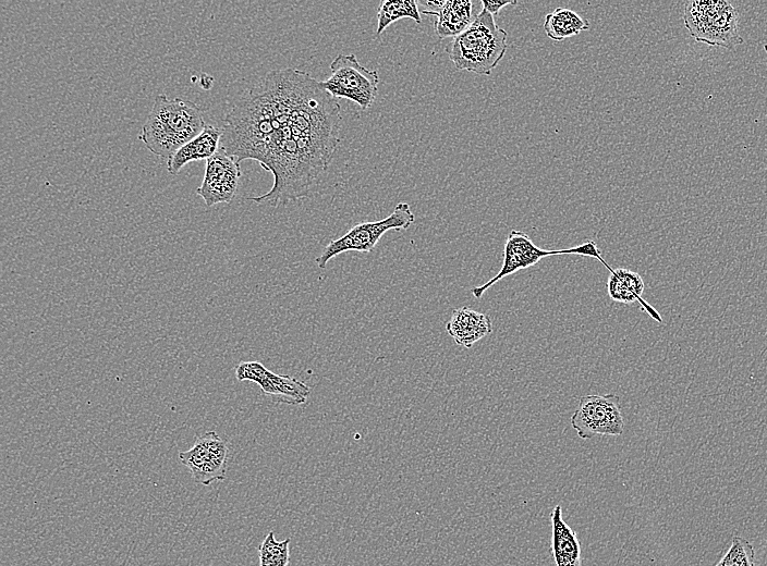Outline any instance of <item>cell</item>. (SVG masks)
<instances>
[{"instance_id": "1", "label": "cell", "mask_w": 767, "mask_h": 566, "mask_svg": "<svg viewBox=\"0 0 767 566\" xmlns=\"http://www.w3.org/2000/svg\"><path fill=\"white\" fill-rule=\"evenodd\" d=\"M340 104L307 72H268L224 118L220 147L238 163L252 159L273 174L269 192L249 197L285 205L307 197L340 139Z\"/></svg>"}, {"instance_id": "2", "label": "cell", "mask_w": 767, "mask_h": 566, "mask_svg": "<svg viewBox=\"0 0 767 566\" xmlns=\"http://www.w3.org/2000/svg\"><path fill=\"white\" fill-rule=\"evenodd\" d=\"M203 110L193 101L158 95L138 138L154 155L169 159L203 132Z\"/></svg>"}, {"instance_id": "3", "label": "cell", "mask_w": 767, "mask_h": 566, "mask_svg": "<svg viewBox=\"0 0 767 566\" xmlns=\"http://www.w3.org/2000/svg\"><path fill=\"white\" fill-rule=\"evenodd\" d=\"M507 32L495 17L482 9L473 24L446 47L458 70L489 75L504 57Z\"/></svg>"}, {"instance_id": "4", "label": "cell", "mask_w": 767, "mask_h": 566, "mask_svg": "<svg viewBox=\"0 0 767 566\" xmlns=\"http://www.w3.org/2000/svg\"><path fill=\"white\" fill-rule=\"evenodd\" d=\"M580 255L599 260L610 272L613 269L605 261L600 249L594 241H586L577 246L562 249H543L536 246L524 232L512 230L506 241L503 249V261L499 272L489 281L482 285L474 286L471 293L474 297L480 298L483 294L497 282L520 270L527 269L543 258L557 255Z\"/></svg>"}, {"instance_id": "5", "label": "cell", "mask_w": 767, "mask_h": 566, "mask_svg": "<svg viewBox=\"0 0 767 566\" xmlns=\"http://www.w3.org/2000/svg\"><path fill=\"white\" fill-rule=\"evenodd\" d=\"M684 24L698 42L732 49L743 42L738 33V12L727 1H691L685 4Z\"/></svg>"}, {"instance_id": "6", "label": "cell", "mask_w": 767, "mask_h": 566, "mask_svg": "<svg viewBox=\"0 0 767 566\" xmlns=\"http://www.w3.org/2000/svg\"><path fill=\"white\" fill-rule=\"evenodd\" d=\"M415 220L411 206L399 202L394 210L379 221L361 222L341 237L331 241L315 259L318 268L325 269L333 257L346 251L370 253L381 236L390 230H406Z\"/></svg>"}, {"instance_id": "7", "label": "cell", "mask_w": 767, "mask_h": 566, "mask_svg": "<svg viewBox=\"0 0 767 566\" xmlns=\"http://www.w3.org/2000/svg\"><path fill=\"white\" fill-rule=\"evenodd\" d=\"M329 67L330 76L320 84L330 96L349 99L363 111L372 107L378 91V71L363 66L354 53L338 54Z\"/></svg>"}, {"instance_id": "8", "label": "cell", "mask_w": 767, "mask_h": 566, "mask_svg": "<svg viewBox=\"0 0 767 566\" xmlns=\"http://www.w3.org/2000/svg\"><path fill=\"white\" fill-rule=\"evenodd\" d=\"M571 426L583 440L595 435H621L624 421L620 397L612 393L582 396L571 416Z\"/></svg>"}, {"instance_id": "9", "label": "cell", "mask_w": 767, "mask_h": 566, "mask_svg": "<svg viewBox=\"0 0 767 566\" xmlns=\"http://www.w3.org/2000/svg\"><path fill=\"white\" fill-rule=\"evenodd\" d=\"M228 455L227 443L215 431H207L196 438L190 450L180 452L179 458L196 483L209 485L224 480Z\"/></svg>"}, {"instance_id": "10", "label": "cell", "mask_w": 767, "mask_h": 566, "mask_svg": "<svg viewBox=\"0 0 767 566\" xmlns=\"http://www.w3.org/2000/svg\"><path fill=\"white\" fill-rule=\"evenodd\" d=\"M241 176L240 163L229 156L223 148L207 160L204 180L196 194L207 207L220 202H230L236 192Z\"/></svg>"}, {"instance_id": "11", "label": "cell", "mask_w": 767, "mask_h": 566, "mask_svg": "<svg viewBox=\"0 0 767 566\" xmlns=\"http://www.w3.org/2000/svg\"><path fill=\"white\" fill-rule=\"evenodd\" d=\"M446 330L458 345L470 348L492 332V323L486 313L464 306L452 311Z\"/></svg>"}, {"instance_id": "12", "label": "cell", "mask_w": 767, "mask_h": 566, "mask_svg": "<svg viewBox=\"0 0 767 566\" xmlns=\"http://www.w3.org/2000/svg\"><path fill=\"white\" fill-rule=\"evenodd\" d=\"M222 128L206 125L202 133L184 144L167 160L169 174H178L191 161L211 158L220 148Z\"/></svg>"}, {"instance_id": "13", "label": "cell", "mask_w": 767, "mask_h": 566, "mask_svg": "<svg viewBox=\"0 0 767 566\" xmlns=\"http://www.w3.org/2000/svg\"><path fill=\"white\" fill-rule=\"evenodd\" d=\"M644 287L642 276L637 272L624 268L613 269L607 281V292L612 300L622 304L637 302L654 320L662 322L659 312L642 297Z\"/></svg>"}, {"instance_id": "14", "label": "cell", "mask_w": 767, "mask_h": 566, "mask_svg": "<svg viewBox=\"0 0 767 566\" xmlns=\"http://www.w3.org/2000/svg\"><path fill=\"white\" fill-rule=\"evenodd\" d=\"M551 550L556 566H582L581 543L575 531L564 521L560 505L550 513Z\"/></svg>"}, {"instance_id": "15", "label": "cell", "mask_w": 767, "mask_h": 566, "mask_svg": "<svg viewBox=\"0 0 767 566\" xmlns=\"http://www.w3.org/2000/svg\"><path fill=\"white\" fill-rule=\"evenodd\" d=\"M478 14L474 2L468 0H448L435 20V30L439 38L456 37L467 29Z\"/></svg>"}, {"instance_id": "16", "label": "cell", "mask_w": 767, "mask_h": 566, "mask_svg": "<svg viewBox=\"0 0 767 566\" xmlns=\"http://www.w3.org/2000/svg\"><path fill=\"white\" fill-rule=\"evenodd\" d=\"M261 391L290 405L304 404L311 389L295 377L277 374L267 370L258 383Z\"/></svg>"}, {"instance_id": "17", "label": "cell", "mask_w": 767, "mask_h": 566, "mask_svg": "<svg viewBox=\"0 0 767 566\" xmlns=\"http://www.w3.org/2000/svg\"><path fill=\"white\" fill-rule=\"evenodd\" d=\"M588 28V21L567 8L555 9V11L546 15L544 22V29L547 37L555 41H562Z\"/></svg>"}, {"instance_id": "18", "label": "cell", "mask_w": 767, "mask_h": 566, "mask_svg": "<svg viewBox=\"0 0 767 566\" xmlns=\"http://www.w3.org/2000/svg\"><path fill=\"white\" fill-rule=\"evenodd\" d=\"M412 19L415 23L421 24V12L418 3L414 0H385L380 3L377 10V29L376 35L379 36L391 23L401 19Z\"/></svg>"}, {"instance_id": "19", "label": "cell", "mask_w": 767, "mask_h": 566, "mask_svg": "<svg viewBox=\"0 0 767 566\" xmlns=\"http://www.w3.org/2000/svg\"><path fill=\"white\" fill-rule=\"evenodd\" d=\"M290 539L278 541L269 531L258 546L259 566H288L290 561Z\"/></svg>"}, {"instance_id": "20", "label": "cell", "mask_w": 767, "mask_h": 566, "mask_svg": "<svg viewBox=\"0 0 767 566\" xmlns=\"http://www.w3.org/2000/svg\"><path fill=\"white\" fill-rule=\"evenodd\" d=\"M753 545L743 537L734 536L728 552L715 566H756Z\"/></svg>"}, {"instance_id": "21", "label": "cell", "mask_w": 767, "mask_h": 566, "mask_svg": "<svg viewBox=\"0 0 767 566\" xmlns=\"http://www.w3.org/2000/svg\"><path fill=\"white\" fill-rule=\"evenodd\" d=\"M268 369L259 361H243L235 368V377L239 381H252L259 383Z\"/></svg>"}, {"instance_id": "22", "label": "cell", "mask_w": 767, "mask_h": 566, "mask_svg": "<svg viewBox=\"0 0 767 566\" xmlns=\"http://www.w3.org/2000/svg\"><path fill=\"white\" fill-rule=\"evenodd\" d=\"M483 9H485L488 13H490L492 16L497 15L499 11L507 7V5H516V1H488V0H482L480 1Z\"/></svg>"}, {"instance_id": "23", "label": "cell", "mask_w": 767, "mask_h": 566, "mask_svg": "<svg viewBox=\"0 0 767 566\" xmlns=\"http://www.w3.org/2000/svg\"><path fill=\"white\" fill-rule=\"evenodd\" d=\"M418 3H421L422 5L425 7V9L422 10V12L424 14L433 15L436 17L438 15V13L440 12V10L442 9V7L445 5L446 1H443V0H438V1L437 0L436 1L427 0V1H421Z\"/></svg>"}, {"instance_id": "24", "label": "cell", "mask_w": 767, "mask_h": 566, "mask_svg": "<svg viewBox=\"0 0 767 566\" xmlns=\"http://www.w3.org/2000/svg\"><path fill=\"white\" fill-rule=\"evenodd\" d=\"M764 49H765V51L767 52V44H766V45H764Z\"/></svg>"}, {"instance_id": "25", "label": "cell", "mask_w": 767, "mask_h": 566, "mask_svg": "<svg viewBox=\"0 0 767 566\" xmlns=\"http://www.w3.org/2000/svg\"><path fill=\"white\" fill-rule=\"evenodd\" d=\"M321 566H325V565H321Z\"/></svg>"}]
</instances>
